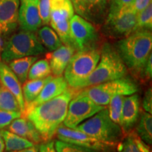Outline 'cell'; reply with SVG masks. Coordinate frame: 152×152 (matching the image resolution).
<instances>
[{
  "label": "cell",
  "instance_id": "obj_1",
  "mask_svg": "<svg viewBox=\"0 0 152 152\" xmlns=\"http://www.w3.org/2000/svg\"><path fill=\"white\" fill-rule=\"evenodd\" d=\"M75 91L68 87L58 96L35 106L23 115L35 125L42 142L52 140L56 134L57 129L65 119L68 104L75 95Z\"/></svg>",
  "mask_w": 152,
  "mask_h": 152
},
{
  "label": "cell",
  "instance_id": "obj_2",
  "mask_svg": "<svg viewBox=\"0 0 152 152\" xmlns=\"http://www.w3.org/2000/svg\"><path fill=\"white\" fill-rule=\"evenodd\" d=\"M115 50L128 70L140 73L151 54V30H140L132 32L116 43Z\"/></svg>",
  "mask_w": 152,
  "mask_h": 152
},
{
  "label": "cell",
  "instance_id": "obj_3",
  "mask_svg": "<svg viewBox=\"0 0 152 152\" xmlns=\"http://www.w3.org/2000/svg\"><path fill=\"white\" fill-rule=\"evenodd\" d=\"M100 58L97 65L87 77L72 87L76 90L100 83L125 77L128 68L118 54L115 47L109 43L104 44L100 49Z\"/></svg>",
  "mask_w": 152,
  "mask_h": 152
},
{
  "label": "cell",
  "instance_id": "obj_4",
  "mask_svg": "<svg viewBox=\"0 0 152 152\" xmlns=\"http://www.w3.org/2000/svg\"><path fill=\"white\" fill-rule=\"evenodd\" d=\"M74 129L86 133L111 147L121 140L123 132L121 126L110 118L106 108L81 123Z\"/></svg>",
  "mask_w": 152,
  "mask_h": 152
},
{
  "label": "cell",
  "instance_id": "obj_5",
  "mask_svg": "<svg viewBox=\"0 0 152 152\" xmlns=\"http://www.w3.org/2000/svg\"><path fill=\"white\" fill-rule=\"evenodd\" d=\"M47 52L33 32L20 30L6 39L1 54V61L9 63L16 58L39 56Z\"/></svg>",
  "mask_w": 152,
  "mask_h": 152
},
{
  "label": "cell",
  "instance_id": "obj_6",
  "mask_svg": "<svg viewBox=\"0 0 152 152\" xmlns=\"http://www.w3.org/2000/svg\"><path fill=\"white\" fill-rule=\"evenodd\" d=\"M137 85L130 78L123 77L100 84L87 87L80 92L100 106L108 105L110 99L117 95L128 96L135 94Z\"/></svg>",
  "mask_w": 152,
  "mask_h": 152
},
{
  "label": "cell",
  "instance_id": "obj_7",
  "mask_svg": "<svg viewBox=\"0 0 152 152\" xmlns=\"http://www.w3.org/2000/svg\"><path fill=\"white\" fill-rule=\"evenodd\" d=\"M100 53L97 47L76 51L64 71V78L70 87H72L92 73L99 61Z\"/></svg>",
  "mask_w": 152,
  "mask_h": 152
},
{
  "label": "cell",
  "instance_id": "obj_8",
  "mask_svg": "<svg viewBox=\"0 0 152 152\" xmlns=\"http://www.w3.org/2000/svg\"><path fill=\"white\" fill-rule=\"evenodd\" d=\"M137 14L128 8L118 10L109 9L108 14L104 22V33L114 39H122L133 32L136 23Z\"/></svg>",
  "mask_w": 152,
  "mask_h": 152
},
{
  "label": "cell",
  "instance_id": "obj_9",
  "mask_svg": "<svg viewBox=\"0 0 152 152\" xmlns=\"http://www.w3.org/2000/svg\"><path fill=\"white\" fill-rule=\"evenodd\" d=\"M104 108V106L98 105L86 95L79 92L70 101L63 125L69 128H75Z\"/></svg>",
  "mask_w": 152,
  "mask_h": 152
},
{
  "label": "cell",
  "instance_id": "obj_10",
  "mask_svg": "<svg viewBox=\"0 0 152 152\" xmlns=\"http://www.w3.org/2000/svg\"><path fill=\"white\" fill-rule=\"evenodd\" d=\"M70 32L76 50L96 47L99 33L94 24L74 14L69 21Z\"/></svg>",
  "mask_w": 152,
  "mask_h": 152
},
{
  "label": "cell",
  "instance_id": "obj_11",
  "mask_svg": "<svg viewBox=\"0 0 152 152\" xmlns=\"http://www.w3.org/2000/svg\"><path fill=\"white\" fill-rule=\"evenodd\" d=\"M74 11L94 25L103 23L108 14L109 0H71Z\"/></svg>",
  "mask_w": 152,
  "mask_h": 152
},
{
  "label": "cell",
  "instance_id": "obj_12",
  "mask_svg": "<svg viewBox=\"0 0 152 152\" xmlns=\"http://www.w3.org/2000/svg\"><path fill=\"white\" fill-rule=\"evenodd\" d=\"M56 134L58 140L61 141L90 148L101 152L110 151L111 149V147L98 141L86 133L75 129L67 128L63 124L60 125L57 129Z\"/></svg>",
  "mask_w": 152,
  "mask_h": 152
},
{
  "label": "cell",
  "instance_id": "obj_13",
  "mask_svg": "<svg viewBox=\"0 0 152 152\" xmlns=\"http://www.w3.org/2000/svg\"><path fill=\"white\" fill-rule=\"evenodd\" d=\"M18 25L20 30L33 33L41 28L39 0H19Z\"/></svg>",
  "mask_w": 152,
  "mask_h": 152
},
{
  "label": "cell",
  "instance_id": "obj_14",
  "mask_svg": "<svg viewBox=\"0 0 152 152\" xmlns=\"http://www.w3.org/2000/svg\"><path fill=\"white\" fill-rule=\"evenodd\" d=\"M68 85L67 82L64 77L53 76L52 78L45 85L42 90L37 95V97L30 104L26 105L24 113H23L22 115H23L26 112L33 109L35 106L45 103L47 101L51 100L52 99L58 96L68 88Z\"/></svg>",
  "mask_w": 152,
  "mask_h": 152
},
{
  "label": "cell",
  "instance_id": "obj_15",
  "mask_svg": "<svg viewBox=\"0 0 152 152\" xmlns=\"http://www.w3.org/2000/svg\"><path fill=\"white\" fill-rule=\"evenodd\" d=\"M140 111V97L133 94L125 96L119 125L125 134L130 132L137 122Z\"/></svg>",
  "mask_w": 152,
  "mask_h": 152
},
{
  "label": "cell",
  "instance_id": "obj_16",
  "mask_svg": "<svg viewBox=\"0 0 152 152\" xmlns=\"http://www.w3.org/2000/svg\"><path fill=\"white\" fill-rule=\"evenodd\" d=\"M19 0H0V34L7 35L18 26Z\"/></svg>",
  "mask_w": 152,
  "mask_h": 152
},
{
  "label": "cell",
  "instance_id": "obj_17",
  "mask_svg": "<svg viewBox=\"0 0 152 152\" xmlns=\"http://www.w3.org/2000/svg\"><path fill=\"white\" fill-rule=\"evenodd\" d=\"M76 51L73 47L63 45L56 50L47 53L46 59L48 61L51 71L55 77L62 76L71 56Z\"/></svg>",
  "mask_w": 152,
  "mask_h": 152
},
{
  "label": "cell",
  "instance_id": "obj_18",
  "mask_svg": "<svg viewBox=\"0 0 152 152\" xmlns=\"http://www.w3.org/2000/svg\"><path fill=\"white\" fill-rule=\"evenodd\" d=\"M0 80L1 85L16 97L23 115L25 111V102L23 96L21 83L9 66L1 61H0Z\"/></svg>",
  "mask_w": 152,
  "mask_h": 152
},
{
  "label": "cell",
  "instance_id": "obj_19",
  "mask_svg": "<svg viewBox=\"0 0 152 152\" xmlns=\"http://www.w3.org/2000/svg\"><path fill=\"white\" fill-rule=\"evenodd\" d=\"M7 127L9 131L27 139L34 144H38L42 142L40 134L35 125L27 118L24 116L17 118Z\"/></svg>",
  "mask_w": 152,
  "mask_h": 152
},
{
  "label": "cell",
  "instance_id": "obj_20",
  "mask_svg": "<svg viewBox=\"0 0 152 152\" xmlns=\"http://www.w3.org/2000/svg\"><path fill=\"white\" fill-rule=\"evenodd\" d=\"M49 4L50 23L70 20L75 13L71 0H49Z\"/></svg>",
  "mask_w": 152,
  "mask_h": 152
},
{
  "label": "cell",
  "instance_id": "obj_21",
  "mask_svg": "<svg viewBox=\"0 0 152 152\" xmlns=\"http://www.w3.org/2000/svg\"><path fill=\"white\" fill-rule=\"evenodd\" d=\"M37 58V56H26L16 58L9 62V68L16 75L21 84H23L27 80L30 68Z\"/></svg>",
  "mask_w": 152,
  "mask_h": 152
},
{
  "label": "cell",
  "instance_id": "obj_22",
  "mask_svg": "<svg viewBox=\"0 0 152 152\" xmlns=\"http://www.w3.org/2000/svg\"><path fill=\"white\" fill-rule=\"evenodd\" d=\"M0 134L4 142L6 151H17L31 147L35 145L33 142L29 141L27 139L22 137L9 130H1Z\"/></svg>",
  "mask_w": 152,
  "mask_h": 152
},
{
  "label": "cell",
  "instance_id": "obj_23",
  "mask_svg": "<svg viewBox=\"0 0 152 152\" xmlns=\"http://www.w3.org/2000/svg\"><path fill=\"white\" fill-rule=\"evenodd\" d=\"M52 77V75H49L47 77L43 79L29 80H26L25 82L23 83V86L22 87L25 106L33 102L37 97V95L42 90L45 85Z\"/></svg>",
  "mask_w": 152,
  "mask_h": 152
},
{
  "label": "cell",
  "instance_id": "obj_24",
  "mask_svg": "<svg viewBox=\"0 0 152 152\" xmlns=\"http://www.w3.org/2000/svg\"><path fill=\"white\" fill-rule=\"evenodd\" d=\"M119 152H150L149 145L139 137L136 132H130L120 144Z\"/></svg>",
  "mask_w": 152,
  "mask_h": 152
},
{
  "label": "cell",
  "instance_id": "obj_25",
  "mask_svg": "<svg viewBox=\"0 0 152 152\" xmlns=\"http://www.w3.org/2000/svg\"><path fill=\"white\" fill-rule=\"evenodd\" d=\"M37 37L44 47L49 52H53L64 45L56 32L48 26L38 29Z\"/></svg>",
  "mask_w": 152,
  "mask_h": 152
},
{
  "label": "cell",
  "instance_id": "obj_26",
  "mask_svg": "<svg viewBox=\"0 0 152 152\" xmlns=\"http://www.w3.org/2000/svg\"><path fill=\"white\" fill-rule=\"evenodd\" d=\"M137 134L148 145L152 143V116L151 114L144 112L142 114L137 127Z\"/></svg>",
  "mask_w": 152,
  "mask_h": 152
},
{
  "label": "cell",
  "instance_id": "obj_27",
  "mask_svg": "<svg viewBox=\"0 0 152 152\" xmlns=\"http://www.w3.org/2000/svg\"><path fill=\"white\" fill-rule=\"evenodd\" d=\"M0 110L20 111V106L16 97L2 85L0 86Z\"/></svg>",
  "mask_w": 152,
  "mask_h": 152
},
{
  "label": "cell",
  "instance_id": "obj_28",
  "mask_svg": "<svg viewBox=\"0 0 152 152\" xmlns=\"http://www.w3.org/2000/svg\"><path fill=\"white\" fill-rule=\"evenodd\" d=\"M50 66L46 58L36 61L30 68L28 78L29 80L43 79L51 75Z\"/></svg>",
  "mask_w": 152,
  "mask_h": 152
},
{
  "label": "cell",
  "instance_id": "obj_29",
  "mask_svg": "<svg viewBox=\"0 0 152 152\" xmlns=\"http://www.w3.org/2000/svg\"><path fill=\"white\" fill-rule=\"evenodd\" d=\"M70 20H65L57 23H50V26L59 37L62 43L65 45L71 46L75 48L70 32Z\"/></svg>",
  "mask_w": 152,
  "mask_h": 152
},
{
  "label": "cell",
  "instance_id": "obj_30",
  "mask_svg": "<svg viewBox=\"0 0 152 152\" xmlns=\"http://www.w3.org/2000/svg\"><path fill=\"white\" fill-rule=\"evenodd\" d=\"M152 28V5L151 4L146 9L137 14L136 23L133 32L140 30H151Z\"/></svg>",
  "mask_w": 152,
  "mask_h": 152
},
{
  "label": "cell",
  "instance_id": "obj_31",
  "mask_svg": "<svg viewBox=\"0 0 152 152\" xmlns=\"http://www.w3.org/2000/svg\"><path fill=\"white\" fill-rule=\"evenodd\" d=\"M125 96L123 95H117V96H113L110 99L109 104V107H108V113L112 121L114 123L120 124V121H121V112H122L123 101H124Z\"/></svg>",
  "mask_w": 152,
  "mask_h": 152
},
{
  "label": "cell",
  "instance_id": "obj_32",
  "mask_svg": "<svg viewBox=\"0 0 152 152\" xmlns=\"http://www.w3.org/2000/svg\"><path fill=\"white\" fill-rule=\"evenodd\" d=\"M54 147L56 152H101L97 150L67 143L61 140H56L54 142Z\"/></svg>",
  "mask_w": 152,
  "mask_h": 152
},
{
  "label": "cell",
  "instance_id": "obj_33",
  "mask_svg": "<svg viewBox=\"0 0 152 152\" xmlns=\"http://www.w3.org/2000/svg\"><path fill=\"white\" fill-rule=\"evenodd\" d=\"M22 116L20 111H9L0 110V129L7 127L14 119Z\"/></svg>",
  "mask_w": 152,
  "mask_h": 152
},
{
  "label": "cell",
  "instance_id": "obj_34",
  "mask_svg": "<svg viewBox=\"0 0 152 152\" xmlns=\"http://www.w3.org/2000/svg\"><path fill=\"white\" fill-rule=\"evenodd\" d=\"M39 14L42 24L47 26L51 20L49 0H39Z\"/></svg>",
  "mask_w": 152,
  "mask_h": 152
},
{
  "label": "cell",
  "instance_id": "obj_35",
  "mask_svg": "<svg viewBox=\"0 0 152 152\" xmlns=\"http://www.w3.org/2000/svg\"><path fill=\"white\" fill-rule=\"evenodd\" d=\"M150 4H151V0H134L132 3L126 8L134 14H137L140 11L147 8Z\"/></svg>",
  "mask_w": 152,
  "mask_h": 152
},
{
  "label": "cell",
  "instance_id": "obj_36",
  "mask_svg": "<svg viewBox=\"0 0 152 152\" xmlns=\"http://www.w3.org/2000/svg\"><path fill=\"white\" fill-rule=\"evenodd\" d=\"M140 75L143 80H150L152 77V54H151L148 58L147 63L142 68Z\"/></svg>",
  "mask_w": 152,
  "mask_h": 152
},
{
  "label": "cell",
  "instance_id": "obj_37",
  "mask_svg": "<svg viewBox=\"0 0 152 152\" xmlns=\"http://www.w3.org/2000/svg\"><path fill=\"white\" fill-rule=\"evenodd\" d=\"M142 106L144 111L147 113H152V90L149 87L144 94Z\"/></svg>",
  "mask_w": 152,
  "mask_h": 152
},
{
  "label": "cell",
  "instance_id": "obj_38",
  "mask_svg": "<svg viewBox=\"0 0 152 152\" xmlns=\"http://www.w3.org/2000/svg\"><path fill=\"white\" fill-rule=\"evenodd\" d=\"M133 1L134 0H112L109 9L118 10L120 9L128 7L129 5L132 3Z\"/></svg>",
  "mask_w": 152,
  "mask_h": 152
},
{
  "label": "cell",
  "instance_id": "obj_39",
  "mask_svg": "<svg viewBox=\"0 0 152 152\" xmlns=\"http://www.w3.org/2000/svg\"><path fill=\"white\" fill-rule=\"evenodd\" d=\"M39 152H56L54 147V142L49 140L47 142H44L42 144L38 146Z\"/></svg>",
  "mask_w": 152,
  "mask_h": 152
},
{
  "label": "cell",
  "instance_id": "obj_40",
  "mask_svg": "<svg viewBox=\"0 0 152 152\" xmlns=\"http://www.w3.org/2000/svg\"><path fill=\"white\" fill-rule=\"evenodd\" d=\"M7 152H39V147L38 146H36L35 144L33 147L26 148V149L17 150V151H7Z\"/></svg>",
  "mask_w": 152,
  "mask_h": 152
},
{
  "label": "cell",
  "instance_id": "obj_41",
  "mask_svg": "<svg viewBox=\"0 0 152 152\" xmlns=\"http://www.w3.org/2000/svg\"><path fill=\"white\" fill-rule=\"evenodd\" d=\"M5 41H6L5 35L0 34V61H1V52H2Z\"/></svg>",
  "mask_w": 152,
  "mask_h": 152
},
{
  "label": "cell",
  "instance_id": "obj_42",
  "mask_svg": "<svg viewBox=\"0 0 152 152\" xmlns=\"http://www.w3.org/2000/svg\"><path fill=\"white\" fill-rule=\"evenodd\" d=\"M5 150V145H4V142L1 137V134H0V152H4Z\"/></svg>",
  "mask_w": 152,
  "mask_h": 152
},
{
  "label": "cell",
  "instance_id": "obj_43",
  "mask_svg": "<svg viewBox=\"0 0 152 152\" xmlns=\"http://www.w3.org/2000/svg\"><path fill=\"white\" fill-rule=\"evenodd\" d=\"M1 80H0V86H1Z\"/></svg>",
  "mask_w": 152,
  "mask_h": 152
}]
</instances>
